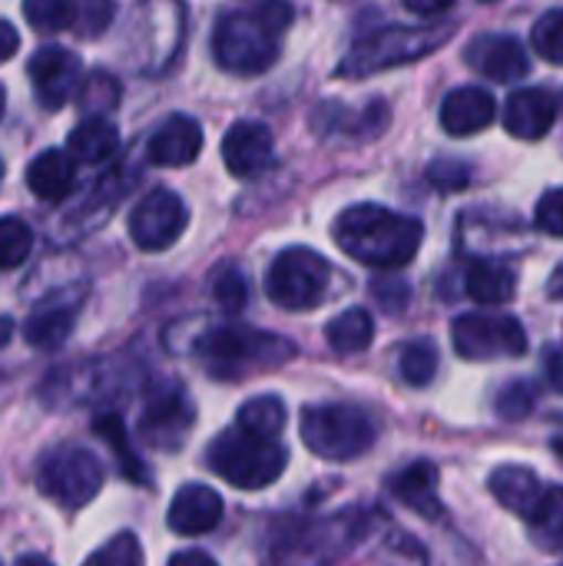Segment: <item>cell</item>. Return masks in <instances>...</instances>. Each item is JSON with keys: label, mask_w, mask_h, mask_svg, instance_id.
<instances>
[{"label": "cell", "mask_w": 563, "mask_h": 566, "mask_svg": "<svg viewBox=\"0 0 563 566\" xmlns=\"http://www.w3.org/2000/svg\"><path fill=\"white\" fill-rule=\"evenodd\" d=\"M192 355L212 378L236 381L285 365L289 358H295V345L282 335H269L249 325H216L192 342Z\"/></svg>", "instance_id": "cell-3"}, {"label": "cell", "mask_w": 563, "mask_h": 566, "mask_svg": "<svg viewBox=\"0 0 563 566\" xmlns=\"http://www.w3.org/2000/svg\"><path fill=\"white\" fill-rule=\"evenodd\" d=\"M428 176H431V182L441 186V189H465L468 179H471L468 166H461V163H435Z\"/></svg>", "instance_id": "cell-41"}, {"label": "cell", "mask_w": 563, "mask_h": 566, "mask_svg": "<svg viewBox=\"0 0 563 566\" xmlns=\"http://www.w3.org/2000/svg\"><path fill=\"white\" fill-rule=\"evenodd\" d=\"M534 222H538L541 232L563 239V189H551V192L541 196L538 212H534Z\"/></svg>", "instance_id": "cell-40"}, {"label": "cell", "mask_w": 563, "mask_h": 566, "mask_svg": "<svg viewBox=\"0 0 563 566\" xmlns=\"http://www.w3.org/2000/svg\"><path fill=\"white\" fill-rule=\"evenodd\" d=\"M76 99H80L76 106H80L86 116L110 113V109L119 103V83H116V76H110L106 70H96V73H90V76L80 83Z\"/></svg>", "instance_id": "cell-31"}, {"label": "cell", "mask_w": 563, "mask_h": 566, "mask_svg": "<svg viewBox=\"0 0 563 566\" xmlns=\"http://www.w3.org/2000/svg\"><path fill=\"white\" fill-rule=\"evenodd\" d=\"M398 371L402 378L411 385V388H428L438 375V352L431 342L425 338H415V342H405L402 352H398Z\"/></svg>", "instance_id": "cell-30"}, {"label": "cell", "mask_w": 563, "mask_h": 566, "mask_svg": "<svg viewBox=\"0 0 563 566\" xmlns=\"http://www.w3.org/2000/svg\"><path fill=\"white\" fill-rule=\"evenodd\" d=\"M192 421H196L192 398L179 385L166 381V385L153 388V395L139 415V434L146 444H153L159 451H176L186 441Z\"/></svg>", "instance_id": "cell-10"}, {"label": "cell", "mask_w": 563, "mask_h": 566, "mask_svg": "<svg viewBox=\"0 0 563 566\" xmlns=\"http://www.w3.org/2000/svg\"><path fill=\"white\" fill-rule=\"evenodd\" d=\"M465 60L471 70H478L481 76L494 80V83H511L531 73V56L521 46L518 36L511 33H481L468 43Z\"/></svg>", "instance_id": "cell-13"}, {"label": "cell", "mask_w": 563, "mask_h": 566, "mask_svg": "<svg viewBox=\"0 0 563 566\" xmlns=\"http://www.w3.org/2000/svg\"><path fill=\"white\" fill-rule=\"evenodd\" d=\"M365 534V517L355 511H345L342 517H332L325 524H315L305 537H299L302 544H292V566H319L329 564L332 557H338L342 551H348L358 537Z\"/></svg>", "instance_id": "cell-14"}, {"label": "cell", "mask_w": 563, "mask_h": 566, "mask_svg": "<svg viewBox=\"0 0 563 566\" xmlns=\"http://www.w3.org/2000/svg\"><path fill=\"white\" fill-rule=\"evenodd\" d=\"M76 182V159L63 149H46L27 166V186L43 202H63Z\"/></svg>", "instance_id": "cell-22"}, {"label": "cell", "mask_w": 563, "mask_h": 566, "mask_svg": "<svg viewBox=\"0 0 563 566\" xmlns=\"http://www.w3.org/2000/svg\"><path fill=\"white\" fill-rule=\"evenodd\" d=\"M13 338V322L7 315H0V348Z\"/></svg>", "instance_id": "cell-48"}, {"label": "cell", "mask_w": 563, "mask_h": 566, "mask_svg": "<svg viewBox=\"0 0 563 566\" xmlns=\"http://www.w3.org/2000/svg\"><path fill=\"white\" fill-rule=\"evenodd\" d=\"M335 242L355 262L372 269H402L408 265L425 239V229L411 216H398L385 206H352L335 219Z\"/></svg>", "instance_id": "cell-1"}, {"label": "cell", "mask_w": 563, "mask_h": 566, "mask_svg": "<svg viewBox=\"0 0 563 566\" xmlns=\"http://www.w3.org/2000/svg\"><path fill=\"white\" fill-rule=\"evenodd\" d=\"M534 405H538V388H534L528 378L508 381V385L498 391V398H494V411H498V418H504V421H524V418L534 411Z\"/></svg>", "instance_id": "cell-34"}, {"label": "cell", "mask_w": 563, "mask_h": 566, "mask_svg": "<svg viewBox=\"0 0 563 566\" xmlns=\"http://www.w3.org/2000/svg\"><path fill=\"white\" fill-rule=\"evenodd\" d=\"M541 365H544V378L554 391H563V348L557 345H548L544 355H541Z\"/></svg>", "instance_id": "cell-43"}, {"label": "cell", "mask_w": 563, "mask_h": 566, "mask_svg": "<svg viewBox=\"0 0 563 566\" xmlns=\"http://www.w3.org/2000/svg\"><path fill=\"white\" fill-rule=\"evenodd\" d=\"M113 0H73V30L83 40L103 36L113 23Z\"/></svg>", "instance_id": "cell-36"}, {"label": "cell", "mask_w": 563, "mask_h": 566, "mask_svg": "<svg viewBox=\"0 0 563 566\" xmlns=\"http://www.w3.org/2000/svg\"><path fill=\"white\" fill-rule=\"evenodd\" d=\"M285 421H289L285 405H282V398H275V395L249 398V401L239 408V428L249 431V434H259V438H275V434H282Z\"/></svg>", "instance_id": "cell-28"}, {"label": "cell", "mask_w": 563, "mask_h": 566, "mask_svg": "<svg viewBox=\"0 0 563 566\" xmlns=\"http://www.w3.org/2000/svg\"><path fill=\"white\" fill-rule=\"evenodd\" d=\"M325 338L332 345V352L338 355H358L372 345L375 338V322L365 308H348L342 315H335L325 328Z\"/></svg>", "instance_id": "cell-26"}, {"label": "cell", "mask_w": 563, "mask_h": 566, "mask_svg": "<svg viewBox=\"0 0 563 566\" xmlns=\"http://www.w3.org/2000/svg\"><path fill=\"white\" fill-rule=\"evenodd\" d=\"M189 212L186 202L169 189H153L139 199V206L129 216V239L143 252H163L186 232Z\"/></svg>", "instance_id": "cell-11"}, {"label": "cell", "mask_w": 563, "mask_h": 566, "mask_svg": "<svg viewBox=\"0 0 563 566\" xmlns=\"http://www.w3.org/2000/svg\"><path fill=\"white\" fill-rule=\"evenodd\" d=\"M17 46H20V33L7 20H0V63L10 60L17 53Z\"/></svg>", "instance_id": "cell-44"}, {"label": "cell", "mask_w": 563, "mask_h": 566, "mask_svg": "<svg viewBox=\"0 0 563 566\" xmlns=\"http://www.w3.org/2000/svg\"><path fill=\"white\" fill-rule=\"evenodd\" d=\"M169 566H216V560L202 551H183L169 560Z\"/></svg>", "instance_id": "cell-46"}, {"label": "cell", "mask_w": 563, "mask_h": 566, "mask_svg": "<svg viewBox=\"0 0 563 566\" xmlns=\"http://www.w3.org/2000/svg\"><path fill=\"white\" fill-rule=\"evenodd\" d=\"M23 17L37 33H60L73 27V0H23Z\"/></svg>", "instance_id": "cell-33"}, {"label": "cell", "mask_w": 563, "mask_h": 566, "mask_svg": "<svg viewBox=\"0 0 563 566\" xmlns=\"http://www.w3.org/2000/svg\"><path fill=\"white\" fill-rule=\"evenodd\" d=\"M103 488V464L96 454L76 444H60L40 458L37 468V491L50 497L63 511L86 507Z\"/></svg>", "instance_id": "cell-7"}, {"label": "cell", "mask_w": 563, "mask_h": 566, "mask_svg": "<svg viewBox=\"0 0 563 566\" xmlns=\"http://www.w3.org/2000/svg\"><path fill=\"white\" fill-rule=\"evenodd\" d=\"M329 282H332V265L319 252L295 245L272 259L265 275V292L285 312H309L322 305V298L329 295Z\"/></svg>", "instance_id": "cell-8"}, {"label": "cell", "mask_w": 563, "mask_h": 566, "mask_svg": "<svg viewBox=\"0 0 563 566\" xmlns=\"http://www.w3.org/2000/svg\"><path fill=\"white\" fill-rule=\"evenodd\" d=\"M557 119V103L548 90H518L508 96V106H504V126L511 136L518 139H541L548 136V129L554 126Z\"/></svg>", "instance_id": "cell-18"}, {"label": "cell", "mask_w": 563, "mask_h": 566, "mask_svg": "<svg viewBox=\"0 0 563 566\" xmlns=\"http://www.w3.org/2000/svg\"><path fill=\"white\" fill-rule=\"evenodd\" d=\"M372 292L378 295V302H382L388 312H398V308H405L408 285H402L398 279H382V282H372Z\"/></svg>", "instance_id": "cell-42"}, {"label": "cell", "mask_w": 563, "mask_h": 566, "mask_svg": "<svg viewBox=\"0 0 563 566\" xmlns=\"http://www.w3.org/2000/svg\"><path fill=\"white\" fill-rule=\"evenodd\" d=\"M116 146H119V133L103 116H86L66 139V153L76 163H103L116 153Z\"/></svg>", "instance_id": "cell-23"}, {"label": "cell", "mask_w": 563, "mask_h": 566, "mask_svg": "<svg viewBox=\"0 0 563 566\" xmlns=\"http://www.w3.org/2000/svg\"><path fill=\"white\" fill-rule=\"evenodd\" d=\"M17 566H50L43 557H37V554H27V557H20L17 560Z\"/></svg>", "instance_id": "cell-49"}, {"label": "cell", "mask_w": 563, "mask_h": 566, "mask_svg": "<svg viewBox=\"0 0 563 566\" xmlns=\"http://www.w3.org/2000/svg\"><path fill=\"white\" fill-rule=\"evenodd\" d=\"M455 0H405V7L411 13H421V17H431V13H445Z\"/></svg>", "instance_id": "cell-45"}, {"label": "cell", "mask_w": 563, "mask_h": 566, "mask_svg": "<svg viewBox=\"0 0 563 566\" xmlns=\"http://www.w3.org/2000/svg\"><path fill=\"white\" fill-rule=\"evenodd\" d=\"M375 421L355 405H309L302 411V441L322 461H355L372 451Z\"/></svg>", "instance_id": "cell-6"}, {"label": "cell", "mask_w": 563, "mask_h": 566, "mask_svg": "<svg viewBox=\"0 0 563 566\" xmlns=\"http://www.w3.org/2000/svg\"><path fill=\"white\" fill-rule=\"evenodd\" d=\"M561 566H563V564H561Z\"/></svg>", "instance_id": "cell-52"}, {"label": "cell", "mask_w": 563, "mask_h": 566, "mask_svg": "<svg viewBox=\"0 0 563 566\" xmlns=\"http://www.w3.org/2000/svg\"><path fill=\"white\" fill-rule=\"evenodd\" d=\"M0 179H3V163H0Z\"/></svg>", "instance_id": "cell-51"}, {"label": "cell", "mask_w": 563, "mask_h": 566, "mask_svg": "<svg viewBox=\"0 0 563 566\" xmlns=\"http://www.w3.org/2000/svg\"><path fill=\"white\" fill-rule=\"evenodd\" d=\"M491 494L498 497V504H504L511 514L531 521L534 511L541 507L548 488L541 484V478L531 471V468H518V464H508V468H498L491 474Z\"/></svg>", "instance_id": "cell-21"}, {"label": "cell", "mask_w": 563, "mask_h": 566, "mask_svg": "<svg viewBox=\"0 0 563 566\" xmlns=\"http://www.w3.org/2000/svg\"><path fill=\"white\" fill-rule=\"evenodd\" d=\"M96 434L110 444V451L116 454V464H119V471L129 478V481H136V484H146L149 481V471L143 468V461L136 458V451L129 448V438H126V428H123V421L116 418V415H103V418H96Z\"/></svg>", "instance_id": "cell-29"}, {"label": "cell", "mask_w": 563, "mask_h": 566, "mask_svg": "<svg viewBox=\"0 0 563 566\" xmlns=\"http://www.w3.org/2000/svg\"><path fill=\"white\" fill-rule=\"evenodd\" d=\"M222 521V497L206 484H186L169 504V531L179 537L209 534Z\"/></svg>", "instance_id": "cell-16"}, {"label": "cell", "mask_w": 563, "mask_h": 566, "mask_svg": "<svg viewBox=\"0 0 563 566\" xmlns=\"http://www.w3.org/2000/svg\"><path fill=\"white\" fill-rule=\"evenodd\" d=\"M451 33H455L451 23H441V27H382V30L362 36L348 50V56L338 66V76L362 80V76H372V73L388 70V66L421 60L425 53L448 43Z\"/></svg>", "instance_id": "cell-5"}, {"label": "cell", "mask_w": 563, "mask_h": 566, "mask_svg": "<svg viewBox=\"0 0 563 566\" xmlns=\"http://www.w3.org/2000/svg\"><path fill=\"white\" fill-rule=\"evenodd\" d=\"M86 566H143V551H139V541L133 534H119L113 537L106 547H100Z\"/></svg>", "instance_id": "cell-39"}, {"label": "cell", "mask_w": 563, "mask_h": 566, "mask_svg": "<svg viewBox=\"0 0 563 566\" xmlns=\"http://www.w3.org/2000/svg\"><path fill=\"white\" fill-rule=\"evenodd\" d=\"M451 342L468 361L521 358L528 352V335L514 315H461L451 325Z\"/></svg>", "instance_id": "cell-9"}, {"label": "cell", "mask_w": 563, "mask_h": 566, "mask_svg": "<svg viewBox=\"0 0 563 566\" xmlns=\"http://www.w3.org/2000/svg\"><path fill=\"white\" fill-rule=\"evenodd\" d=\"M548 295L551 298H563V265L551 275V282H548Z\"/></svg>", "instance_id": "cell-47"}, {"label": "cell", "mask_w": 563, "mask_h": 566, "mask_svg": "<svg viewBox=\"0 0 563 566\" xmlns=\"http://www.w3.org/2000/svg\"><path fill=\"white\" fill-rule=\"evenodd\" d=\"M378 560H382V566H428V554L411 534H392L382 544Z\"/></svg>", "instance_id": "cell-38"}, {"label": "cell", "mask_w": 563, "mask_h": 566, "mask_svg": "<svg viewBox=\"0 0 563 566\" xmlns=\"http://www.w3.org/2000/svg\"><path fill=\"white\" fill-rule=\"evenodd\" d=\"M27 73H30L37 99L46 109H60L63 103H70V96L80 93V83H83V63L66 46L37 50L27 63Z\"/></svg>", "instance_id": "cell-12"}, {"label": "cell", "mask_w": 563, "mask_h": 566, "mask_svg": "<svg viewBox=\"0 0 563 566\" xmlns=\"http://www.w3.org/2000/svg\"><path fill=\"white\" fill-rule=\"evenodd\" d=\"M212 295H216V302H219L222 312H229V315L242 312L246 302H249L246 275H242L236 265H219V269L212 272Z\"/></svg>", "instance_id": "cell-35"}, {"label": "cell", "mask_w": 563, "mask_h": 566, "mask_svg": "<svg viewBox=\"0 0 563 566\" xmlns=\"http://www.w3.org/2000/svg\"><path fill=\"white\" fill-rule=\"evenodd\" d=\"M292 23V7L285 0H259L249 10L222 17L212 36L216 63L239 76L265 73L279 60V36Z\"/></svg>", "instance_id": "cell-2"}, {"label": "cell", "mask_w": 563, "mask_h": 566, "mask_svg": "<svg viewBox=\"0 0 563 566\" xmlns=\"http://www.w3.org/2000/svg\"><path fill=\"white\" fill-rule=\"evenodd\" d=\"M395 501H402L408 511H415L418 517L438 521L441 517V497H438V468L428 461H415L405 471L392 474L388 481Z\"/></svg>", "instance_id": "cell-20"}, {"label": "cell", "mask_w": 563, "mask_h": 566, "mask_svg": "<svg viewBox=\"0 0 563 566\" xmlns=\"http://www.w3.org/2000/svg\"><path fill=\"white\" fill-rule=\"evenodd\" d=\"M494 96L481 86H461V90H451L441 103V126L451 133V136H475L481 133L484 126L494 123Z\"/></svg>", "instance_id": "cell-19"}, {"label": "cell", "mask_w": 563, "mask_h": 566, "mask_svg": "<svg viewBox=\"0 0 563 566\" xmlns=\"http://www.w3.org/2000/svg\"><path fill=\"white\" fill-rule=\"evenodd\" d=\"M465 292L481 305H504L518 292V275L501 262H475L465 275Z\"/></svg>", "instance_id": "cell-24"}, {"label": "cell", "mask_w": 563, "mask_h": 566, "mask_svg": "<svg viewBox=\"0 0 563 566\" xmlns=\"http://www.w3.org/2000/svg\"><path fill=\"white\" fill-rule=\"evenodd\" d=\"M30 249H33L30 226L23 219H17V216H3L0 219V269L7 272V269L23 265Z\"/></svg>", "instance_id": "cell-32"}, {"label": "cell", "mask_w": 563, "mask_h": 566, "mask_svg": "<svg viewBox=\"0 0 563 566\" xmlns=\"http://www.w3.org/2000/svg\"><path fill=\"white\" fill-rule=\"evenodd\" d=\"M528 524H531V541L544 554H563V488H548L541 507Z\"/></svg>", "instance_id": "cell-27"}, {"label": "cell", "mask_w": 563, "mask_h": 566, "mask_svg": "<svg viewBox=\"0 0 563 566\" xmlns=\"http://www.w3.org/2000/svg\"><path fill=\"white\" fill-rule=\"evenodd\" d=\"M3 103H7V93H3V86H0V119H3Z\"/></svg>", "instance_id": "cell-50"}, {"label": "cell", "mask_w": 563, "mask_h": 566, "mask_svg": "<svg viewBox=\"0 0 563 566\" xmlns=\"http://www.w3.org/2000/svg\"><path fill=\"white\" fill-rule=\"evenodd\" d=\"M209 471L239 491H262L289 468V451L275 438H259L242 428L222 431L206 451Z\"/></svg>", "instance_id": "cell-4"}, {"label": "cell", "mask_w": 563, "mask_h": 566, "mask_svg": "<svg viewBox=\"0 0 563 566\" xmlns=\"http://www.w3.org/2000/svg\"><path fill=\"white\" fill-rule=\"evenodd\" d=\"M202 149V129L192 116H169L163 126L149 136L146 156L156 166H189Z\"/></svg>", "instance_id": "cell-17"}, {"label": "cell", "mask_w": 563, "mask_h": 566, "mask_svg": "<svg viewBox=\"0 0 563 566\" xmlns=\"http://www.w3.org/2000/svg\"><path fill=\"white\" fill-rule=\"evenodd\" d=\"M73 322H76V302L66 305V302H56V305H46L40 312H33L23 325V338L33 345V348H60L70 332H73Z\"/></svg>", "instance_id": "cell-25"}, {"label": "cell", "mask_w": 563, "mask_h": 566, "mask_svg": "<svg viewBox=\"0 0 563 566\" xmlns=\"http://www.w3.org/2000/svg\"><path fill=\"white\" fill-rule=\"evenodd\" d=\"M531 43H534V50H538L548 63L563 66V10H548V13L534 23Z\"/></svg>", "instance_id": "cell-37"}, {"label": "cell", "mask_w": 563, "mask_h": 566, "mask_svg": "<svg viewBox=\"0 0 563 566\" xmlns=\"http://www.w3.org/2000/svg\"><path fill=\"white\" fill-rule=\"evenodd\" d=\"M272 149H275V139L269 126L262 123H236L222 139L226 169L239 179H252L265 172L272 166Z\"/></svg>", "instance_id": "cell-15"}]
</instances>
